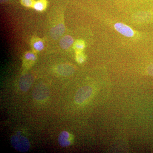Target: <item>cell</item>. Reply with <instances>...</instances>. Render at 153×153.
Here are the masks:
<instances>
[{"label": "cell", "instance_id": "obj_9", "mask_svg": "<svg viewBox=\"0 0 153 153\" xmlns=\"http://www.w3.org/2000/svg\"><path fill=\"white\" fill-rule=\"evenodd\" d=\"M37 59V56L35 52H27L24 57V66L29 68L33 65Z\"/></svg>", "mask_w": 153, "mask_h": 153}, {"label": "cell", "instance_id": "obj_12", "mask_svg": "<svg viewBox=\"0 0 153 153\" xmlns=\"http://www.w3.org/2000/svg\"><path fill=\"white\" fill-rule=\"evenodd\" d=\"M47 7V0H38L35 2L33 7L37 11L42 12L46 9Z\"/></svg>", "mask_w": 153, "mask_h": 153}, {"label": "cell", "instance_id": "obj_5", "mask_svg": "<svg viewBox=\"0 0 153 153\" xmlns=\"http://www.w3.org/2000/svg\"><path fill=\"white\" fill-rule=\"evenodd\" d=\"M73 141L72 135L66 131H62L58 137V143L62 147H66L70 146Z\"/></svg>", "mask_w": 153, "mask_h": 153}, {"label": "cell", "instance_id": "obj_8", "mask_svg": "<svg viewBox=\"0 0 153 153\" xmlns=\"http://www.w3.org/2000/svg\"><path fill=\"white\" fill-rule=\"evenodd\" d=\"M65 26L63 24L56 25L51 29L50 35L54 40H57L60 38L65 32Z\"/></svg>", "mask_w": 153, "mask_h": 153}, {"label": "cell", "instance_id": "obj_16", "mask_svg": "<svg viewBox=\"0 0 153 153\" xmlns=\"http://www.w3.org/2000/svg\"><path fill=\"white\" fill-rule=\"evenodd\" d=\"M148 74L153 76V63L149 65L147 69Z\"/></svg>", "mask_w": 153, "mask_h": 153}, {"label": "cell", "instance_id": "obj_15", "mask_svg": "<svg viewBox=\"0 0 153 153\" xmlns=\"http://www.w3.org/2000/svg\"><path fill=\"white\" fill-rule=\"evenodd\" d=\"M76 60L78 63H83L85 60V57L81 52H77L76 55Z\"/></svg>", "mask_w": 153, "mask_h": 153}, {"label": "cell", "instance_id": "obj_4", "mask_svg": "<svg viewBox=\"0 0 153 153\" xmlns=\"http://www.w3.org/2000/svg\"><path fill=\"white\" fill-rule=\"evenodd\" d=\"M73 65L69 64H62L58 65L56 68V72L62 76H67L73 74L75 71Z\"/></svg>", "mask_w": 153, "mask_h": 153}, {"label": "cell", "instance_id": "obj_13", "mask_svg": "<svg viewBox=\"0 0 153 153\" xmlns=\"http://www.w3.org/2000/svg\"><path fill=\"white\" fill-rule=\"evenodd\" d=\"M74 48L77 52H81L85 47V44L83 41L78 40L74 43Z\"/></svg>", "mask_w": 153, "mask_h": 153}, {"label": "cell", "instance_id": "obj_10", "mask_svg": "<svg viewBox=\"0 0 153 153\" xmlns=\"http://www.w3.org/2000/svg\"><path fill=\"white\" fill-rule=\"evenodd\" d=\"M31 44L33 50L35 52H40L44 49V42L40 38L37 37L32 39Z\"/></svg>", "mask_w": 153, "mask_h": 153}, {"label": "cell", "instance_id": "obj_6", "mask_svg": "<svg viewBox=\"0 0 153 153\" xmlns=\"http://www.w3.org/2000/svg\"><path fill=\"white\" fill-rule=\"evenodd\" d=\"M114 27L118 33L126 37L130 38L134 36V33L132 29L123 23H116L115 24Z\"/></svg>", "mask_w": 153, "mask_h": 153}, {"label": "cell", "instance_id": "obj_7", "mask_svg": "<svg viewBox=\"0 0 153 153\" xmlns=\"http://www.w3.org/2000/svg\"><path fill=\"white\" fill-rule=\"evenodd\" d=\"M33 76L30 74H26L22 76L19 81V87L22 91H27L32 86L33 82Z\"/></svg>", "mask_w": 153, "mask_h": 153}, {"label": "cell", "instance_id": "obj_1", "mask_svg": "<svg viewBox=\"0 0 153 153\" xmlns=\"http://www.w3.org/2000/svg\"><path fill=\"white\" fill-rule=\"evenodd\" d=\"M11 143L13 147L18 152H26L30 149V142L27 137L23 136H13L11 139Z\"/></svg>", "mask_w": 153, "mask_h": 153}, {"label": "cell", "instance_id": "obj_3", "mask_svg": "<svg viewBox=\"0 0 153 153\" xmlns=\"http://www.w3.org/2000/svg\"><path fill=\"white\" fill-rule=\"evenodd\" d=\"M49 90L47 85L43 83L39 84L34 89L33 92V98L38 101H43L48 98Z\"/></svg>", "mask_w": 153, "mask_h": 153}, {"label": "cell", "instance_id": "obj_11", "mask_svg": "<svg viewBox=\"0 0 153 153\" xmlns=\"http://www.w3.org/2000/svg\"><path fill=\"white\" fill-rule=\"evenodd\" d=\"M74 41V39L71 36L67 35L64 36L60 40V47L63 49H68L73 44Z\"/></svg>", "mask_w": 153, "mask_h": 153}, {"label": "cell", "instance_id": "obj_14", "mask_svg": "<svg viewBox=\"0 0 153 153\" xmlns=\"http://www.w3.org/2000/svg\"><path fill=\"white\" fill-rule=\"evenodd\" d=\"M20 1L22 5L27 7H33L35 2L34 0H20Z\"/></svg>", "mask_w": 153, "mask_h": 153}, {"label": "cell", "instance_id": "obj_2", "mask_svg": "<svg viewBox=\"0 0 153 153\" xmlns=\"http://www.w3.org/2000/svg\"><path fill=\"white\" fill-rule=\"evenodd\" d=\"M93 89L91 86L86 85L80 88L74 96V101L78 104L85 102L92 95Z\"/></svg>", "mask_w": 153, "mask_h": 153}]
</instances>
